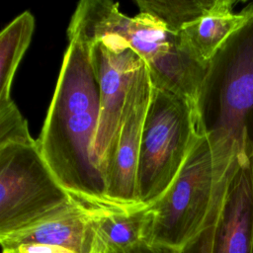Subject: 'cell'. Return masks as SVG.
I'll return each instance as SVG.
<instances>
[{"mask_svg": "<svg viewBox=\"0 0 253 253\" xmlns=\"http://www.w3.org/2000/svg\"><path fill=\"white\" fill-rule=\"evenodd\" d=\"M99 116L90 44L70 38L37 143L60 185L88 210L120 208L108 200L104 176L92 159Z\"/></svg>", "mask_w": 253, "mask_h": 253, "instance_id": "obj_1", "label": "cell"}, {"mask_svg": "<svg viewBox=\"0 0 253 253\" xmlns=\"http://www.w3.org/2000/svg\"><path fill=\"white\" fill-rule=\"evenodd\" d=\"M243 11L241 25L208 62L195 102L199 134L224 172L237 157L253 156V2Z\"/></svg>", "mask_w": 253, "mask_h": 253, "instance_id": "obj_2", "label": "cell"}, {"mask_svg": "<svg viewBox=\"0 0 253 253\" xmlns=\"http://www.w3.org/2000/svg\"><path fill=\"white\" fill-rule=\"evenodd\" d=\"M107 35L119 36L129 44L148 67L154 86L195 104L208 64L185 49L178 34L149 14L139 12L130 17L122 13L117 2L80 1L67 28V38L91 43Z\"/></svg>", "mask_w": 253, "mask_h": 253, "instance_id": "obj_3", "label": "cell"}, {"mask_svg": "<svg viewBox=\"0 0 253 253\" xmlns=\"http://www.w3.org/2000/svg\"><path fill=\"white\" fill-rule=\"evenodd\" d=\"M233 165L220 170L208 138L200 134L171 185L148 206L153 214L148 242L187 245L217 212Z\"/></svg>", "mask_w": 253, "mask_h": 253, "instance_id": "obj_4", "label": "cell"}, {"mask_svg": "<svg viewBox=\"0 0 253 253\" xmlns=\"http://www.w3.org/2000/svg\"><path fill=\"white\" fill-rule=\"evenodd\" d=\"M199 135L195 104L153 85L137 168L141 205H151L168 189Z\"/></svg>", "mask_w": 253, "mask_h": 253, "instance_id": "obj_5", "label": "cell"}, {"mask_svg": "<svg viewBox=\"0 0 253 253\" xmlns=\"http://www.w3.org/2000/svg\"><path fill=\"white\" fill-rule=\"evenodd\" d=\"M73 201L44 161L37 141L0 146V236Z\"/></svg>", "mask_w": 253, "mask_h": 253, "instance_id": "obj_6", "label": "cell"}, {"mask_svg": "<svg viewBox=\"0 0 253 253\" xmlns=\"http://www.w3.org/2000/svg\"><path fill=\"white\" fill-rule=\"evenodd\" d=\"M89 44L100 92L92 159L104 176L114 151L129 84L144 61L116 35L104 36Z\"/></svg>", "mask_w": 253, "mask_h": 253, "instance_id": "obj_7", "label": "cell"}, {"mask_svg": "<svg viewBox=\"0 0 253 253\" xmlns=\"http://www.w3.org/2000/svg\"><path fill=\"white\" fill-rule=\"evenodd\" d=\"M152 88L149 69L143 62L129 84L114 151L104 174L107 198L116 207L142 206L137 195V168Z\"/></svg>", "mask_w": 253, "mask_h": 253, "instance_id": "obj_8", "label": "cell"}, {"mask_svg": "<svg viewBox=\"0 0 253 253\" xmlns=\"http://www.w3.org/2000/svg\"><path fill=\"white\" fill-rule=\"evenodd\" d=\"M181 253H253V156L236 158L217 212Z\"/></svg>", "mask_w": 253, "mask_h": 253, "instance_id": "obj_9", "label": "cell"}, {"mask_svg": "<svg viewBox=\"0 0 253 253\" xmlns=\"http://www.w3.org/2000/svg\"><path fill=\"white\" fill-rule=\"evenodd\" d=\"M3 250L26 243L50 244L76 253L93 252L89 211L73 201L24 228L0 236Z\"/></svg>", "mask_w": 253, "mask_h": 253, "instance_id": "obj_10", "label": "cell"}, {"mask_svg": "<svg viewBox=\"0 0 253 253\" xmlns=\"http://www.w3.org/2000/svg\"><path fill=\"white\" fill-rule=\"evenodd\" d=\"M88 211L93 230L92 253H108L149 239L153 214L148 206Z\"/></svg>", "mask_w": 253, "mask_h": 253, "instance_id": "obj_11", "label": "cell"}, {"mask_svg": "<svg viewBox=\"0 0 253 253\" xmlns=\"http://www.w3.org/2000/svg\"><path fill=\"white\" fill-rule=\"evenodd\" d=\"M233 5L234 1L218 0L212 10L184 27L178 34L185 49L199 62L208 64L243 22V9L233 13Z\"/></svg>", "mask_w": 253, "mask_h": 253, "instance_id": "obj_12", "label": "cell"}, {"mask_svg": "<svg viewBox=\"0 0 253 253\" xmlns=\"http://www.w3.org/2000/svg\"><path fill=\"white\" fill-rule=\"evenodd\" d=\"M35 18L25 11L10 22L0 34V105L10 102L16 70L32 41Z\"/></svg>", "mask_w": 253, "mask_h": 253, "instance_id": "obj_13", "label": "cell"}, {"mask_svg": "<svg viewBox=\"0 0 253 253\" xmlns=\"http://www.w3.org/2000/svg\"><path fill=\"white\" fill-rule=\"evenodd\" d=\"M218 0H136L139 12L161 21L175 34L212 10Z\"/></svg>", "mask_w": 253, "mask_h": 253, "instance_id": "obj_14", "label": "cell"}, {"mask_svg": "<svg viewBox=\"0 0 253 253\" xmlns=\"http://www.w3.org/2000/svg\"><path fill=\"white\" fill-rule=\"evenodd\" d=\"M35 140L28 127V123L11 100L0 105V146L7 144H31Z\"/></svg>", "mask_w": 253, "mask_h": 253, "instance_id": "obj_15", "label": "cell"}, {"mask_svg": "<svg viewBox=\"0 0 253 253\" xmlns=\"http://www.w3.org/2000/svg\"><path fill=\"white\" fill-rule=\"evenodd\" d=\"M108 253H181V249L164 244L141 241L127 247L113 249Z\"/></svg>", "mask_w": 253, "mask_h": 253, "instance_id": "obj_16", "label": "cell"}, {"mask_svg": "<svg viewBox=\"0 0 253 253\" xmlns=\"http://www.w3.org/2000/svg\"><path fill=\"white\" fill-rule=\"evenodd\" d=\"M11 250L17 253H76L74 251H71L60 246L39 243L21 244Z\"/></svg>", "mask_w": 253, "mask_h": 253, "instance_id": "obj_17", "label": "cell"}, {"mask_svg": "<svg viewBox=\"0 0 253 253\" xmlns=\"http://www.w3.org/2000/svg\"><path fill=\"white\" fill-rule=\"evenodd\" d=\"M3 253H17V252L12 251V250H3Z\"/></svg>", "mask_w": 253, "mask_h": 253, "instance_id": "obj_18", "label": "cell"}]
</instances>
